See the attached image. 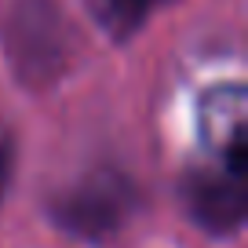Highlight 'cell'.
<instances>
[{
    "label": "cell",
    "mask_w": 248,
    "mask_h": 248,
    "mask_svg": "<svg viewBox=\"0 0 248 248\" xmlns=\"http://www.w3.org/2000/svg\"><path fill=\"white\" fill-rule=\"evenodd\" d=\"M113 4H121V8H142V4H150V0H113Z\"/></svg>",
    "instance_id": "obj_2"
},
{
    "label": "cell",
    "mask_w": 248,
    "mask_h": 248,
    "mask_svg": "<svg viewBox=\"0 0 248 248\" xmlns=\"http://www.w3.org/2000/svg\"><path fill=\"white\" fill-rule=\"evenodd\" d=\"M201 142L219 164L241 183L245 175V157H248V135H245V88L241 84H223L204 95L201 109Z\"/></svg>",
    "instance_id": "obj_1"
}]
</instances>
